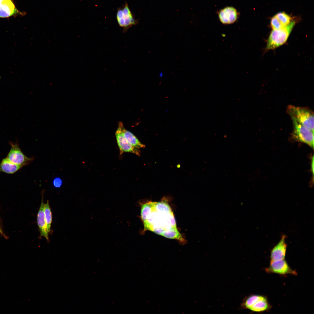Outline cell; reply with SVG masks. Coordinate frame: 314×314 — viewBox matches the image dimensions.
<instances>
[{"label":"cell","mask_w":314,"mask_h":314,"mask_svg":"<svg viewBox=\"0 0 314 314\" xmlns=\"http://www.w3.org/2000/svg\"><path fill=\"white\" fill-rule=\"evenodd\" d=\"M124 17L131 16L130 11L127 6H125L122 10Z\"/></svg>","instance_id":"cell-19"},{"label":"cell","mask_w":314,"mask_h":314,"mask_svg":"<svg viewBox=\"0 0 314 314\" xmlns=\"http://www.w3.org/2000/svg\"><path fill=\"white\" fill-rule=\"evenodd\" d=\"M10 144L11 148L6 158L11 162L23 167L29 164L34 159V157L26 156L17 143H11Z\"/></svg>","instance_id":"cell-6"},{"label":"cell","mask_w":314,"mask_h":314,"mask_svg":"<svg viewBox=\"0 0 314 314\" xmlns=\"http://www.w3.org/2000/svg\"><path fill=\"white\" fill-rule=\"evenodd\" d=\"M62 183V180L59 177H56L53 179V186L56 188H60L61 186Z\"/></svg>","instance_id":"cell-18"},{"label":"cell","mask_w":314,"mask_h":314,"mask_svg":"<svg viewBox=\"0 0 314 314\" xmlns=\"http://www.w3.org/2000/svg\"><path fill=\"white\" fill-rule=\"evenodd\" d=\"M293 124L291 134L293 140L305 143L313 149L314 132L303 126L293 117H290Z\"/></svg>","instance_id":"cell-5"},{"label":"cell","mask_w":314,"mask_h":314,"mask_svg":"<svg viewBox=\"0 0 314 314\" xmlns=\"http://www.w3.org/2000/svg\"><path fill=\"white\" fill-rule=\"evenodd\" d=\"M140 217L144 225L143 232L150 231L165 237L186 240L178 231L174 213L165 201H148L141 204Z\"/></svg>","instance_id":"cell-1"},{"label":"cell","mask_w":314,"mask_h":314,"mask_svg":"<svg viewBox=\"0 0 314 314\" xmlns=\"http://www.w3.org/2000/svg\"><path fill=\"white\" fill-rule=\"evenodd\" d=\"M44 213L47 230L48 233L51 231V227L52 222V214L48 200L44 204Z\"/></svg>","instance_id":"cell-15"},{"label":"cell","mask_w":314,"mask_h":314,"mask_svg":"<svg viewBox=\"0 0 314 314\" xmlns=\"http://www.w3.org/2000/svg\"><path fill=\"white\" fill-rule=\"evenodd\" d=\"M287 112L298 122L314 132V113L306 107L288 106Z\"/></svg>","instance_id":"cell-3"},{"label":"cell","mask_w":314,"mask_h":314,"mask_svg":"<svg viewBox=\"0 0 314 314\" xmlns=\"http://www.w3.org/2000/svg\"><path fill=\"white\" fill-rule=\"evenodd\" d=\"M311 170L312 174L313 175L314 173V158L313 156L311 158Z\"/></svg>","instance_id":"cell-21"},{"label":"cell","mask_w":314,"mask_h":314,"mask_svg":"<svg viewBox=\"0 0 314 314\" xmlns=\"http://www.w3.org/2000/svg\"><path fill=\"white\" fill-rule=\"evenodd\" d=\"M218 15L221 22L226 24L234 23L239 16L237 10L231 6L226 7L220 10L218 12Z\"/></svg>","instance_id":"cell-9"},{"label":"cell","mask_w":314,"mask_h":314,"mask_svg":"<svg viewBox=\"0 0 314 314\" xmlns=\"http://www.w3.org/2000/svg\"><path fill=\"white\" fill-rule=\"evenodd\" d=\"M270 23L273 29H278L284 27L275 15L272 18Z\"/></svg>","instance_id":"cell-17"},{"label":"cell","mask_w":314,"mask_h":314,"mask_svg":"<svg viewBox=\"0 0 314 314\" xmlns=\"http://www.w3.org/2000/svg\"><path fill=\"white\" fill-rule=\"evenodd\" d=\"M0 234H1L2 235H3V233L2 231V229H1V228L0 225Z\"/></svg>","instance_id":"cell-22"},{"label":"cell","mask_w":314,"mask_h":314,"mask_svg":"<svg viewBox=\"0 0 314 314\" xmlns=\"http://www.w3.org/2000/svg\"><path fill=\"white\" fill-rule=\"evenodd\" d=\"M22 167L11 162L6 158L2 160L0 164V172L13 174Z\"/></svg>","instance_id":"cell-13"},{"label":"cell","mask_w":314,"mask_h":314,"mask_svg":"<svg viewBox=\"0 0 314 314\" xmlns=\"http://www.w3.org/2000/svg\"><path fill=\"white\" fill-rule=\"evenodd\" d=\"M19 13L11 0H3L0 3V17H8Z\"/></svg>","instance_id":"cell-12"},{"label":"cell","mask_w":314,"mask_h":314,"mask_svg":"<svg viewBox=\"0 0 314 314\" xmlns=\"http://www.w3.org/2000/svg\"><path fill=\"white\" fill-rule=\"evenodd\" d=\"M272 307L266 296L254 294L245 297L240 305V309L258 313L268 311Z\"/></svg>","instance_id":"cell-2"},{"label":"cell","mask_w":314,"mask_h":314,"mask_svg":"<svg viewBox=\"0 0 314 314\" xmlns=\"http://www.w3.org/2000/svg\"><path fill=\"white\" fill-rule=\"evenodd\" d=\"M2 0H0V3H1V1H2Z\"/></svg>","instance_id":"cell-23"},{"label":"cell","mask_w":314,"mask_h":314,"mask_svg":"<svg viewBox=\"0 0 314 314\" xmlns=\"http://www.w3.org/2000/svg\"><path fill=\"white\" fill-rule=\"evenodd\" d=\"M295 24V22L292 21L288 25L281 28L273 29L268 38L266 49H274L285 43L288 40Z\"/></svg>","instance_id":"cell-4"},{"label":"cell","mask_w":314,"mask_h":314,"mask_svg":"<svg viewBox=\"0 0 314 314\" xmlns=\"http://www.w3.org/2000/svg\"><path fill=\"white\" fill-rule=\"evenodd\" d=\"M124 17L123 11L119 10L117 12V20Z\"/></svg>","instance_id":"cell-20"},{"label":"cell","mask_w":314,"mask_h":314,"mask_svg":"<svg viewBox=\"0 0 314 314\" xmlns=\"http://www.w3.org/2000/svg\"><path fill=\"white\" fill-rule=\"evenodd\" d=\"M265 270L266 272L270 274L275 273L281 275H297L296 271L290 267L285 259L270 261L269 266Z\"/></svg>","instance_id":"cell-8"},{"label":"cell","mask_w":314,"mask_h":314,"mask_svg":"<svg viewBox=\"0 0 314 314\" xmlns=\"http://www.w3.org/2000/svg\"><path fill=\"white\" fill-rule=\"evenodd\" d=\"M275 15L283 27L288 25L291 22L290 17L285 12H280Z\"/></svg>","instance_id":"cell-16"},{"label":"cell","mask_w":314,"mask_h":314,"mask_svg":"<svg viewBox=\"0 0 314 314\" xmlns=\"http://www.w3.org/2000/svg\"><path fill=\"white\" fill-rule=\"evenodd\" d=\"M285 236L282 237L278 243L272 249L270 254V261L285 259L287 247Z\"/></svg>","instance_id":"cell-10"},{"label":"cell","mask_w":314,"mask_h":314,"mask_svg":"<svg viewBox=\"0 0 314 314\" xmlns=\"http://www.w3.org/2000/svg\"><path fill=\"white\" fill-rule=\"evenodd\" d=\"M123 124L121 122H119L118 127L115 132V135L117 143L119 148L120 154L124 152L130 153L138 156L140 155V151L132 146L125 138L122 132Z\"/></svg>","instance_id":"cell-7"},{"label":"cell","mask_w":314,"mask_h":314,"mask_svg":"<svg viewBox=\"0 0 314 314\" xmlns=\"http://www.w3.org/2000/svg\"><path fill=\"white\" fill-rule=\"evenodd\" d=\"M44 191L42 192L41 204L37 214V222L40 236L44 237L49 241V234L46 229L44 213V204L43 201Z\"/></svg>","instance_id":"cell-11"},{"label":"cell","mask_w":314,"mask_h":314,"mask_svg":"<svg viewBox=\"0 0 314 314\" xmlns=\"http://www.w3.org/2000/svg\"><path fill=\"white\" fill-rule=\"evenodd\" d=\"M122 132L125 138L133 147L138 149L145 147V145L142 144L133 134L125 129L124 126Z\"/></svg>","instance_id":"cell-14"}]
</instances>
